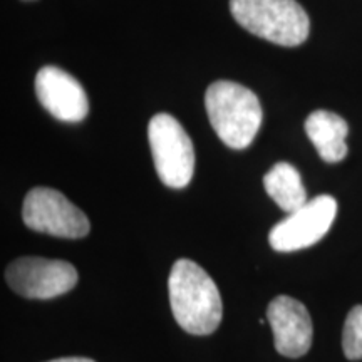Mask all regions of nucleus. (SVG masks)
I'll return each mask as SVG.
<instances>
[{
  "label": "nucleus",
  "mask_w": 362,
  "mask_h": 362,
  "mask_svg": "<svg viewBox=\"0 0 362 362\" xmlns=\"http://www.w3.org/2000/svg\"><path fill=\"white\" fill-rule=\"evenodd\" d=\"M170 304L176 324L193 336H208L218 329L223 317V304L214 279L194 264L180 259L171 269Z\"/></svg>",
  "instance_id": "f257e3e1"
},
{
  "label": "nucleus",
  "mask_w": 362,
  "mask_h": 362,
  "mask_svg": "<svg viewBox=\"0 0 362 362\" xmlns=\"http://www.w3.org/2000/svg\"><path fill=\"white\" fill-rule=\"evenodd\" d=\"M205 106L211 128L226 146H250L264 116L255 93L232 81H216L206 89Z\"/></svg>",
  "instance_id": "f03ea898"
},
{
  "label": "nucleus",
  "mask_w": 362,
  "mask_h": 362,
  "mask_svg": "<svg viewBox=\"0 0 362 362\" xmlns=\"http://www.w3.org/2000/svg\"><path fill=\"white\" fill-rule=\"evenodd\" d=\"M233 19L269 42L296 47L309 37L307 12L296 0H230Z\"/></svg>",
  "instance_id": "7ed1b4c3"
},
{
  "label": "nucleus",
  "mask_w": 362,
  "mask_h": 362,
  "mask_svg": "<svg viewBox=\"0 0 362 362\" xmlns=\"http://www.w3.org/2000/svg\"><path fill=\"white\" fill-rule=\"evenodd\" d=\"M148 138L160 180L170 188L187 187L193 178L194 148L183 126L161 112L149 121Z\"/></svg>",
  "instance_id": "20e7f679"
},
{
  "label": "nucleus",
  "mask_w": 362,
  "mask_h": 362,
  "mask_svg": "<svg viewBox=\"0 0 362 362\" xmlns=\"http://www.w3.org/2000/svg\"><path fill=\"white\" fill-rule=\"evenodd\" d=\"M22 218L30 230L61 238H83L90 223L83 210L71 203L61 192L37 187L27 193Z\"/></svg>",
  "instance_id": "39448f33"
},
{
  "label": "nucleus",
  "mask_w": 362,
  "mask_h": 362,
  "mask_svg": "<svg viewBox=\"0 0 362 362\" xmlns=\"http://www.w3.org/2000/svg\"><path fill=\"white\" fill-rule=\"evenodd\" d=\"M6 279L19 296L47 300L72 291L79 277L69 262L22 257L8 265Z\"/></svg>",
  "instance_id": "423d86ee"
},
{
  "label": "nucleus",
  "mask_w": 362,
  "mask_h": 362,
  "mask_svg": "<svg viewBox=\"0 0 362 362\" xmlns=\"http://www.w3.org/2000/svg\"><path fill=\"white\" fill-rule=\"evenodd\" d=\"M337 214V202L329 194L309 200L270 230V247L277 252H297L312 247L329 232Z\"/></svg>",
  "instance_id": "0eeeda50"
},
{
  "label": "nucleus",
  "mask_w": 362,
  "mask_h": 362,
  "mask_svg": "<svg viewBox=\"0 0 362 362\" xmlns=\"http://www.w3.org/2000/svg\"><path fill=\"white\" fill-rule=\"evenodd\" d=\"M35 94L56 119L79 123L89 112V101L79 81L56 66H45L35 76Z\"/></svg>",
  "instance_id": "6e6552de"
},
{
  "label": "nucleus",
  "mask_w": 362,
  "mask_h": 362,
  "mask_svg": "<svg viewBox=\"0 0 362 362\" xmlns=\"http://www.w3.org/2000/svg\"><path fill=\"white\" fill-rule=\"evenodd\" d=\"M267 319L274 332L275 349L285 357H302L312 346V319L302 302L288 296H279L269 304Z\"/></svg>",
  "instance_id": "1a4fd4ad"
},
{
  "label": "nucleus",
  "mask_w": 362,
  "mask_h": 362,
  "mask_svg": "<svg viewBox=\"0 0 362 362\" xmlns=\"http://www.w3.org/2000/svg\"><path fill=\"white\" fill-rule=\"evenodd\" d=\"M305 133L320 158L327 163H339L347 156V123L336 112L314 111L305 121Z\"/></svg>",
  "instance_id": "9d476101"
},
{
  "label": "nucleus",
  "mask_w": 362,
  "mask_h": 362,
  "mask_svg": "<svg viewBox=\"0 0 362 362\" xmlns=\"http://www.w3.org/2000/svg\"><path fill=\"white\" fill-rule=\"evenodd\" d=\"M264 187L272 200L287 214H292L309 202L300 173L291 163H277L264 176Z\"/></svg>",
  "instance_id": "9b49d317"
},
{
  "label": "nucleus",
  "mask_w": 362,
  "mask_h": 362,
  "mask_svg": "<svg viewBox=\"0 0 362 362\" xmlns=\"http://www.w3.org/2000/svg\"><path fill=\"white\" fill-rule=\"evenodd\" d=\"M342 349L347 359H362V305H356L347 315L342 332Z\"/></svg>",
  "instance_id": "f8f14e48"
},
{
  "label": "nucleus",
  "mask_w": 362,
  "mask_h": 362,
  "mask_svg": "<svg viewBox=\"0 0 362 362\" xmlns=\"http://www.w3.org/2000/svg\"><path fill=\"white\" fill-rule=\"evenodd\" d=\"M49 362H94V361L88 359V357H61V359H54Z\"/></svg>",
  "instance_id": "ddd939ff"
}]
</instances>
